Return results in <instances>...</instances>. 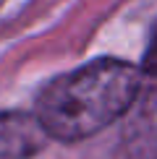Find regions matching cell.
<instances>
[{
    "label": "cell",
    "mask_w": 157,
    "mask_h": 159,
    "mask_svg": "<svg viewBox=\"0 0 157 159\" xmlns=\"http://www.w3.org/2000/svg\"><path fill=\"white\" fill-rule=\"evenodd\" d=\"M144 73L147 76H157V26L152 31V37H149V47L144 52Z\"/></svg>",
    "instance_id": "cell-3"
},
{
    "label": "cell",
    "mask_w": 157,
    "mask_h": 159,
    "mask_svg": "<svg viewBox=\"0 0 157 159\" xmlns=\"http://www.w3.org/2000/svg\"><path fill=\"white\" fill-rule=\"evenodd\" d=\"M141 70L102 57L52 78L37 94L34 115L52 141L76 143L113 125L136 102Z\"/></svg>",
    "instance_id": "cell-1"
},
{
    "label": "cell",
    "mask_w": 157,
    "mask_h": 159,
    "mask_svg": "<svg viewBox=\"0 0 157 159\" xmlns=\"http://www.w3.org/2000/svg\"><path fill=\"white\" fill-rule=\"evenodd\" d=\"M47 141L50 136L34 112H0V159H31L47 146Z\"/></svg>",
    "instance_id": "cell-2"
}]
</instances>
